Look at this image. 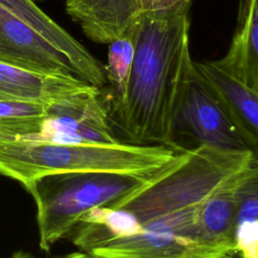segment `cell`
<instances>
[{
	"label": "cell",
	"mask_w": 258,
	"mask_h": 258,
	"mask_svg": "<svg viewBox=\"0 0 258 258\" xmlns=\"http://www.w3.org/2000/svg\"><path fill=\"white\" fill-rule=\"evenodd\" d=\"M188 31V14L142 13L138 18L126 97L109 115L124 143L166 146L177 97L194 60Z\"/></svg>",
	"instance_id": "6da1fadb"
},
{
	"label": "cell",
	"mask_w": 258,
	"mask_h": 258,
	"mask_svg": "<svg viewBox=\"0 0 258 258\" xmlns=\"http://www.w3.org/2000/svg\"><path fill=\"white\" fill-rule=\"evenodd\" d=\"M175 154L164 145H67L0 138V174L27 188L55 173L149 171L163 166Z\"/></svg>",
	"instance_id": "7a4b0ae2"
},
{
	"label": "cell",
	"mask_w": 258,
	"mask_h": 258,
	"mask_svg": "<svg viewBox=\"0 0 258 258\" xmlns=\"http://www.w3.org/2000/svg\"><path fill=\"white\" fill-rule=\"evenodd\" d=\"M169 162L142 172H63L35 180L25 189L35 202L40 249L49 251L91 209L108 207L149 184Z\"/></svg>",
	"instance_id": "3957f363"
},
{
	"label": "cell",
	"mask_w": 258,
	"mask_h": 258,
	"mask_svg": "<svg viewBox=\"0 0 258 258\" xmlns=\"http://www.w3.org/2000/svg\"><path fill=\"white\" fill-rule=\"evenodd\" d=\"M203 145L230 151L250 150L191 63L177 97L166 146L177 153Z\"/></svg>",
	"instance_id": "277c9868"
},
{
	"label": "cell",
	"mask_w": 258,
	"mask_h": 258,
	"mask_svg": "<svg viewBox=\"0 0 258 258\" xmlns=\"http://www.w3.org/2000/svg\"><path fill=\"white\" fill-rule=\"evenodd\" d=\"M199 205L160 216L142 232L100 244L90 251L97 258H218L227 251L201 241L197 224Z\"/></svg>",
	"instance_id": "5b68a950"
},
{
	"label": "cell",
	"mask_w": 258,
	"mask_h": 258,
	"mask_svg": "<svg viewBox=\"0 0 258 258\" xmlns=\"http://www.w3.org/2000/svg\"><path fill=\"white\" fill-rule=\"evenodd\" d=\"M17 139L29 143L67 145H118L100 89L80 93L49 105L38 131Z\"/></svg>",
	"instance_id": "8992f818"
},
{
	"label": "cell",
	"mask_w": 258,
	"mask_h": 258,
	"mask_svg": "<svg viewBox=\"0 0 258 258\" xmlns=\"http://www.w3.org/2000/svg\"><path fill=\"white\" fill-rule=\"evenodd\" d=\"M0 60L33 71L70 74L78 78L76 67L62 52L2 6Z\"/></svg>",
	"instance_id": "52a82bcc"
},
{
	"label": "cell",
	"mask_w": 258,
	"mask_h": 258,
	"mask_svg": "<svg viewBox=\"0 0 258 258\" xmlns=\"http://www.w3.org/2000/svg\"><path fill=\"white\" fill-rule=\"evenodd\" d=\"M192 68L238 129L249 149L257 154L258 89L222 70L214 60H192Z\"/></svg>",
	"instance_id": "ba28073f"
},
{
	"label": "cell",
	"mask_w": 258,
	"mask_h": 258,
	"mask_svg": "<svg viewBox=\"0 0 258 258\" xmlns=\"http://www.w3.org/2000/svg\"><path fill=\"white\" fill-rule=\"evenodd\" d=\"M0 6L62 52L76 67L79 79L101 91L104 90L106 87L105 66L45 14L33 0H0Z\"/></svg>",
	"instance_id": "9c48e42d"
},
{
	"label": "cell",
	"mask_w": 258,
	"mask_h": 258,
	"mask_svg": "<svg viewBox=\"0 0 258 258\" xmlns=\"http://www.w3.org/2000/svg\"><path fill=\"white\" fill-rule=\"evenodd\" d=\"M98 89L74 75L33 71L0 60V100L52 105L71 96Z\"/></svg>",
	"instance_id": "30bf717a"
},
{
	"label": "cell",
	"mask_w": 258,
	"mask_h": 258,
	"mask_svg": "<svg viewBox=\"0 0 258 258\" xmlns=\"http://www.w3.org/2000/svg\"><path fill=\"white\" fill-rule=\"evenodd\" d=\"M66 12L92 41L109 44L137 21L142 7L141 0H67Z\"/></svg>",
	"instance_id": "8fae6325"
},
{
	"label": "cell",
	"mask_w": 258,
	"mask_h": 258,
	"mask_svg": "<svg viewBox=\"0 0 258 258\" xmlns=\"http://www.w3.org/2000/svg\"><path fill=\"white\" fill-rule=\"evenodd\" d=\"M242 170L218 185L200 204L198 211L197 224L201 241L227 252H235V192Z\"/></svg>",
	"instance_id": "7c38bea8"
},
{
	"label": "cell",
	"mask_w": 258,
	"mask_h": 258,
	"mask_svg": "<svg viewBox=\"0 0 258 258\" xmlns=\"http://www.w3.org/2000/svg\"><path fill=\"white\" fill-rule=\"evenodd\" d=\"M214 62L258 89V0H239L237 25L229 50Z\"/></svg>",
	"instance_id": "4fadbf2b"
},
{
	"label": "cell",
	"mask_w": 258,
	"mask_h": 258,
	"mask_svg": "<svg viewBox=\"0 0 258 258\" xmlns=\"http://www.w3.org/2000/svg\"><path fill=\"white\" fill-rule=\"evenodd\" d=\"M257 165L256 158L242 170L235 192V252L243 258H258Z\"/></svg>",
	"instance_id": "5bb4252c"
},
{
	"label": "cell",
	"mask_w": 258,
	"mask_h": 258,
	"mask_svg": "<svg viewBox=\"0 0 258 258\" xmlns=\"http://www.w3.org/2000/svg\"><path fill=\"white\" fill-rule=\"evenodd\" d=\"M136 22L120 37L109 43L108 62L105 64L106 87L104 88L108 90L106 95L102 94L109 115L123 105L126 97L134 56Z\"/></svg>",
	"instance_id": "9a60e30c"
},
{
	"label": "cell",
	"mask_w": 258,
	"mask_h": 258,
	"mask_svg": "<svg viewBox=\"0 0 258 258\" xmlns=\"http://www.w3.org/2000/svg\"><path fill=\"white\" fill-rule=\"evenodd\" d=\"M48 105L21 100H0V138H24L38 131Z\"/></svg>",
	"instance_id": "2e32d148"
},
{
	"label": "cell",
	"mask_w": 258,
	"mask_h": 258,
	"mask_svg": "<svg viewBox=\"0 0 258 258\" xmlns=\"http://www.w3.org/2000/svg\"><path fill=\"white\" fill-rule=\"evenodd\" d=\"M192 0H141L142 13L153 16L188 14Z\"/></svg>",
	"instance_id": "e0dca14e"
},
{
	"label": "cell",
	"mask_w": 258,
	"mask_h": 258,
	"mask_svg": "<svg viewBox=\"0 0 258 258\" xmlns=\"http://www.w3.org/2000/svg\"><path fill=\"white\" fill-rule=\"evenodd\" d=\"M9 258H36V257L34 255H32L31 253L25 252L23 250H19V251L14 252ZM60 258H97V257L93 256L90 253H86V252H75V253H71L66 256H62Z\"/></svg>",
	"instance_id": "ac0fdd59"
},
{
	"label": "cell",
	"mask_w": 258,
	"mask_h": 258,
	"mask_svg": "<svg viewBox=\"0 0 258 258\" xmlns=\"http://www.w3.org/2000/svg\"><path fill=\"white\" fill-rule=\"evenodd\" d=\"M218 258H243L241 257L239 254H237L236 252H228L226 254H223L222 256L218 257Z\"/></svg>",
	"instance_id": "d6986e66"
},
{
	"label": "cell",
	"mask_w": 258,
	"mask_h": 258,
	"mask_svg": "<svg viewBox=\"0 0 258 258\" xmlns=\"http://www.w3.org/2000/svg\"><path fill=\"white\" fill-rule=\"evenodd\" d=\"M33 1H34V0H33ZM36 1H41V2H42V1H45V0H36Z\"/></svg>",
	"instance_id": "ffe728a7"
}]
</instances>
